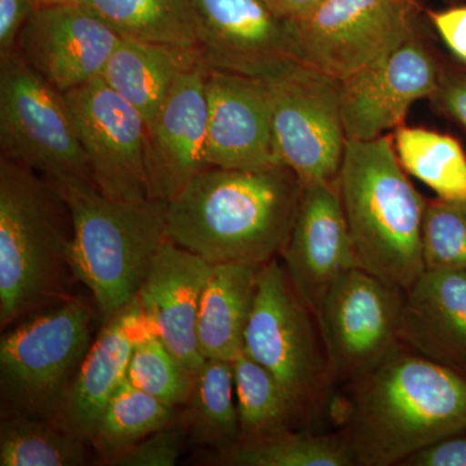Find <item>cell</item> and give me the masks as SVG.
<instances>
[{"mask_svg": "<svg viewBox=\"0 0 466 466\" xmlns=\"http://www.w3.org/2000/svg\"><path fill=\"white\" fill-rule=\"evenodd\" d=\"M303 187L285 165L205 168L168 202L167 238L213 266H265L289 238Z\"/></svg>", "mask_w": 466, "mask_h": 466, "instance_id": "obj_1", "label": "cell"}, {"mask_svg": "<svg viewBox=\"0 0 466 466\" xmlns=\"http://www.w3.org/2000/svg\"><path fill=\"white\" fill-rule=\"evenodd\" d=\"M341 433L359 466L400 465L466 431V379L400 345L351 381Z\"/></svg>", "mask_w": 466, "mask_h": 466, "instance_id": "obj_2", "label": "cell"}, {"mask_svg": "<svg viewBox=\"0 0 466 466\" xmlns=\"http://www.w3.org/2000/svg\"><path fill=\"white\" fill-rule=\"evenodd\" d=\"M69 208L50 180L0 158V327L69 299Z\"/></svg>", "mask_w": 466, "mask_h": 466, "instance_id": "obj_3", "label": "cell"}, {"mask_svg": "<svg viewBox=\"0 0 466 466\" xmlns=\"http://www.w3.org/2000/svg\"><path fill=\"white\" fill-rule=\"evenodd\" d=\"M337 188L358 267L392 287L410 289L425 271L428 201L408 179L392 137L348 140Z\"/></svg>", "mask_w": 466, "mask_h": 466, "instance_id": "obj_4", "label": "cell"}, {"mask_svg": "<svg viewBox=\"0 0 466 466\" xmlns=\"http://www.w3.org/2000/svg\"><path fill=\"white\" fill-rule=\"evenodd\" d=\"M72 219L70 266L104 321L137 299L167 241V202L116 201L94 183L54 184Z\"/></svg>", "mask_w": 466, "mask_h": 466, "instance_id": "obj_5", "label": "cell"}, {"mask_svg": "<svg viewBox=\"0 0 466 466\" xmlns=\"http://www.w3.org/2000/svg\"><path fill=\"white\" fill-rule=\"evenodd\" d=\"M244 352L274 376L299 421L323 410L333 380L317 317L279 259L260 267Z\"/></svg>", "mask_w": 466, "mask_h": 466, "instance_id": "obj_6", "label": "cell"}, {"mask_svg": "<svg viewBox=\"0 0 466 466\" xmlns=\"http://www.w3.org/2000/svg\"><path fill=\"white\" fill-rule=\"evenodd\" d=\"M92 319L87 299L69 297L3 334V416H55L94 341Z\"/></svg>", "mask_w": 466, "mask_h": 466, "instance_id": "obj_7", "label": "cell"}, {"mask_svg": "<svg viewBox=\"0 0 466 466\" xmlns=\"http://www.w3.org/2000/svg\"><path fill=\"white\" fill-rule=\"evenodd\" d=\"M0 149L52 184L94 183L66 95L16 50L0 56Z\"/></svg>", "mask_w": 466, "mask_h": 466, "instance_id": "obj_8", "label": "cell"}, {"mask_svg": "<svg viewBox=\"0 0 466 466\" xmlns=\"http://www.w3.org/2000/svg\"><path fill=\"white\" fill-rule=\"evenodd\" d=\"M416 0H324L291 21L296 60L341 82L417 34Z\"/></svg>", "mask_w": 466, "mask_h": 466, "instance_id": "obj_9", "label": "cell"}, {"mask_svg": "<svg viewBox=\"0 0 466 466\" xmlns=\"http://www.w3.org/2000/svg\"><path fill=\"white\" fill-rule=\"evenodd\" d=\"M266 82L279 161L305 186L337 183L348 144L339 82L299 61Z\"/></svg>", "mask_w": 466, "mask_h": 466, "instance_id": "obj_10", "label": "cell"}, {"mask_svg": "<svg viewBox=\"0 0 466 466\" xmlns=\"http://www.w3.org/2000/svg\"><path fill=\"white\" fill-rule=\"evenodd\" d=\"M404 290L360 267L334 280L317 315L333 382H351L400 345Z\"/></svg>", "mask_w": 466, "mask_h": 466, "instance_id": "obj_11", "label": "cell"}, {"mask_svg": "<svg viewBox=\"0 0 466 466\" xmlns=\"http://www.w3.org/2000/svg\"><path fill=\"white\" fill-rule=\"evenodd\" d=\"M64 95L96 188L116 201L149 198L146 164L148 125L142 113L100 76Z\"/></svg>", "mask_w": 466, "mask_h": 466, "instance_id": "obj_12", "label": "cell"}, {"mask_svg": "<svg viewBox=\"0 0 466 466\" xmlns=\"http://www.w3.org/2000/svg\"><path fill=\"white\" fill-rule=\"evenodd\" d=\"M208 69L269 79L296 63L293 24L265 0H189Z\"/></svg>", "mask_w": 466, "mask_h": 466, "instance_id": "obj_13", "label": "cell"}, {"mask_svg": "<svg viewBox=\"0 0 466 466\" xmlns=\"http://www.w3.org/2000/svg\"><path fill=\"white\" fill-rule=\"evenodd\" d=\"M443 67L419 33L390 56L339 82L348 140H373L404 125L413 104L433 99Z\"/></svg>", "mask_w": 466, "mask_h": 466, "instance_id": "obj_14", "label": "cell"}, {"mask_svg": "<svg viewBox=\"0 0 466 466\" xmlns=\"http://www.w3.org/2000/svg\"><path fill=\"white\" fill-rule=\"evenodd\" d=\"M119 39L85 5H51L34 9L15 50L66 94L99 78Z\"/></svg>", "mask_w": 466, "mask_h": 466, "instance_id": "obj_15", "label": "cell"}, {"mask_svg": "<svg viewBox=\"0 0 466 466\" xmlns=\"http://www.w3.org/2000/svg\"><path fill=\"white\" fill-rule=\"evenodd\" d=\"M280 256L291 283L317 317L334 280L358 267L337 183L303 187L299 211Z\"/></svg>", "mask_w": 466, "mask_h": 466, "instance_id": "obj_16", "label": "cell"}, {"mask_svg": "<svg viewBox=\"0 0 466 466\" xmlns=\"http://www.w3.org/2000/svg\"><path fill=\"white\" fill-rule=\"evenodd\" d=\"M207 97L208 167L283 165L276 152L271 96L265 79L208 67Z\"/></svg>", "mask_w": 466, "mask_h": 466, "instance_id": "obj_17", "label": "cell"}, {"mask_svg": "<svg viewBox=\"0 0 466 466\" xmlns=\"http://www.w3.org/2000/svg\"><path fill=\"white\" fill-rule=\"evenodd\" d=\"M208 66L198 64L175 82L147 133V177L153 200L173 201L208 168Z\"/></svg>", "mask_w": 466, "mask_h": 466, "instance_id": "obj_18", "label": "cell"}, {"mask_svg": "<svg viewBox=\"0 0 466 466\" xmlns=\"http://www.w3.org/2000/svg\"><path fill=\"white\" fill-rule=\"evenodd\" d=\"M211 269L198 254L167 238L137 294L153 333L193 375L205 361L198 320Z\"/></svg>", "mask_w": 466, "mask_h": 466, "instance_id": "obj_19", "label": "cell"}, {"mask_svg": "<svg viewBox=\"0 0 466 466\" xmlns=\"http://www.w3.org/2000/svg\"><path fill=\"white\" fill-rule=\"evenodd\" d=\"M149 334L155 333L137 297L106 321L52 420L90 444L101 410L127 379L135 346Z\"/></svg>", "mask_w": 466, "mask_h": 466, "instance_id": "obj_20", "label": "cell"}, {"mask_svg": "<svg viewBox=\"0 0 466 466\" xmlns=\"http://www.w3.org/2000/svg\"><path fill=\"white\" fill-rule=\"evenodd\" d=\"M400 339L466 379V271L425 269L404 291Z\"/></svg>", "mask_w": 466, "mask_h": 466, "instance_id": "obj_21", "label": "cell"}, {"mask_svg": "<svg viewBox=\"0 0 466 466\" xmlns=\"http://www.w3.org/2000/svg\"><path fill=\"white\" fill-rule=\"evenodd\" d=\"M200 63L204 61L198 50L121 36L100 78L139 110L149 125L179 76Z\"/></svg>", "mask_w": 466, "mask_h": 466, "instance_id": "obj_22", "label": "cell"}, {"mask_svg": "<svg viewBox=\"0 0 466 466\" xmlns=\"http://www.w3.org/2000/svg\"><path fill=\"white\" fill-rule=\"evenodd\" d=\"M263 267V266H262ZM260 267L226 263L211 269L198 320V339L205 359L233 361L244 351Z\"/></svg>", "mask_w": 466, "mask_h": 466, "instance_id": "obj_23", "label": "cell"}, {"mask_svg": "<svg viewBox=\"0 0 466 466\" xmlns=\"http://www.w3.org/2000/svg\"><path fill=\"white\" fill-rule=\"evenodd\" d=\"M184 407L183 426L193 444L222 452L241 441L232 361L205 359Z\"/></svg>", "mask_w": 466, "mask_h": 466, "instance_id": "obj_24", "label": "cell"}, {"mask_svg": "<svg viewBox=\"0 0 466 466\" xmlns=\"http://www.w3.org/2000/svg\"><path fill=\"white\" fill-rule=\"evenodd\" d=\"M82 5L124 38L198 50L189 0H84Z\"/></svg>", "mask_w": 466, "mask_h": 466, "instance_id": "obj_25", "label": "cell"}, {"mask_svg": "<svg viewBox=\"0 0 466 466\" xmlns=\"http://www.w3.org/2000/svg\"><path fill=\"white\" fill-rule=\"evenodd\" d=\"M395 152L410 177L447 201H466V153L449 134L403 125L392 135Z\"/></svg>", "mask_w": 466, "mask_h": 466, "instance_id": "obj_26", "label": "cell"}, {"mask_svg": "<svg viewBox=\"0 0 466 466\" xmlns=\"http://www.w3.org/2000/svg\"><path fill=\"white\" fill-rule=\"evenodd\" d=\"M175 410L126 379L101 410L90 444L101 461L109 465L144 438L174 424Z\"/></svg>", "mask_w": 466, "mask_h": 466, "instance_id": "obj_27", "label": "cell"}, {"mask_svg": "<svg viewBox=\"0 0 466 466\" xmlns=\"http://www.w3.org/2000/svg\"><path fill=\"white\" fill-rule=\"evenodd\" d=\"M217 464L229 466H354L355 458L341 431L309 434L284 431L241 441L218 452Z\"/></svg>", "mask_w": 466, "mask_h": 466, "instance_id": "obj_28", "label": "cell"}, {"mask_svg": "<svg viewBox=\"0 0 466 466\" xmlns=\"http://www.w3.org/2000/svg\"><path fill=\"white\" fill-rule=\"evenodd\" d=\"M87 441L52 419L2 416L0 466H82Z\"/></svg>", "mask_w": 466, "mask_h": 466, "instance_id": "obj_29", "label": "cell"}, {"mask_svg": "<svg viewBox=\"0 0 466 466\" xmlns=\"http://www.w3.org/2000/svg\"><path fill=\"white\" fill-rule=\"evenodd\" d=\"M232 363L241 441L289 431L299 422L289 398L268 370L244 351Z\"/></svg>", "mask_w": 466, "mask_h": 466, "instance_id": "obj_30", "label": "cell"}, {"mask_svg": "<svg viewBox=\"0 0 466 466\" xmlns=\"http://www.w3.org/2000/svg\"><path fill=\"white\" fill-rule=\"evenodd\" d=\"M193 373L156 334L135 346L128 381L167 406H184L191 394Z\"/></svg>", "mask_w": 466, "mask_h": 466, "instance_id": "obj_31", "label": "cell"}, {"mask_svg": "<svg viewBox=\"0 0 466 466\" xmlns=\"http://www.w3.org/2000/svg\"><path fill=\"white\" fill-rule=\"evenodd\" d=\"M422 258L429 271H466V201H428Z\"/></svg>", "mask_w": 466, "mask_h": 466, "instance_id": "obj_32", "label": "cell"}, {"mask_svg": "<svg viewBox=\"0 0 466 466\" xmlns=\"http://www.w3.org/2000/svg\"><path fill=\"white\" fill-rule=\"evenodd\" d=\"M188 440L184 426L174 424L150 434L109 462L112 466H174Z\"/></svg>", "mask_w": 466, "mask_h": 466, "instance_id": "obj_33", "label": "cell"}, {"mask_svg": "<svg viewBox=\"0 0 466 466\" xmlns=\"http://www.w3.org/2000/svg\"><path fill=\"white\" fill-rule=\"evenodd\" d=\"M426 16L446 47L466 64V5L426 11Z\"/></svg>", "mask_w": 466, "mask_h": 466, "instance_id": "obj_34", "label": "cell"}, {"mask_svg": "<svg viewBox=\"0 0 466 466\" xmlns=\"http://www.w3.org/2000/svg\"><path fill=\"white\" fill-rule=\"evenodd\" d=\"M401 466H466V435H450L404 460Z\"/></svg>", "mask_w": 466, "mask_h": 466, "instance_id": "obj_35", "label": "cell"}, {"mask_svg": "<svg viewBox=\"0 0 466 466\" xmlns=\"http://www.w3.org/2000/svg\"><path fill=\"white\" fill-rule=\"evenodd\" d=\"M433 100L441 112L466 128V69L441 70Z\"/></svg>", "mask_w": 466, "mask_h": 466, "instance_id": "obj_36", "label": "cell"}, {"mask_svg": "<svg viewBox=\"0 0 466 466\" xmlns=\"http://www.w3.org/2000/svg\"><path fill=\"white\" fill-rule=\"evenodd\" d=\"M33 11L30 0H0V56L16 48L18 35Z\"/></svg>", "mask_w": 466, "mask_h": 466, "instance_id": "obj_37", "label": "cell"}, {"mask_svg": "<svg viewBox=\"0 0 466 466\" xmlns=\"http://www.w3.org/2000/svg\"><path fill=\"white\" fill-rule=\"evenodd\" d=\"M268 7L285 20H299L314 11L324 0H265Z\"/></svg>", "mask_w": 466, "mask_h": 466, "instance_id": "obj_38", "label": "cell"}, {"mask_svg": "<svg viewBox=\"0 0 466 466\" xmlns=\"http://www.w3.org/2000/svg\"><path fill=\"white\" fill-rule=\"evenodd\" d=\"M34 9L42 7H51V5H82L84 0H30Z\"/></svg>", "mask_w": 466, "mask_h": 466, "instance_id": "obj_39", "label": "cell"}]
</instances>
